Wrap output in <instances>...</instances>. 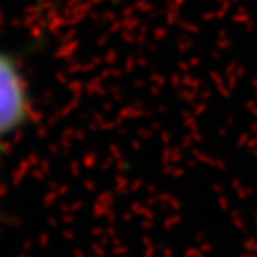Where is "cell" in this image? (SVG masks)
Segmentation results:
<instances>
[{"mask_svg":"<svg viewBox=\"0 0 257 257\" xmlns=\"http://www.w3.org/2000/svg\"><path fill=\"white\" fill-rule=\"evenodd\" d=\"M34 119V100L22 65L0 50V142L10 139Z\"/></svg>","mask_w":257,"mask_h":257,"instance_id":"1","label":"cell"}]
</instances>
